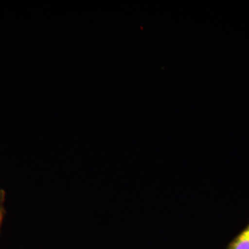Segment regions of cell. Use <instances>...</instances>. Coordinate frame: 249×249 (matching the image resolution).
<instances>
[{"label":"cell","mask_w":249,"mask_h":249,"mask_svg":"<svg viewBox=\"0 0 249 249\" xmlns=\"http://www.w3.org/2000/svg\"><path fill=\"white\" fill-rule=\"evenodd\" d=\"M227 249H249V224L232 240Z\"/></svg>","instance_id":"cell-1"},{"label":"cell","mask_w":249,"mask_h":249,"mask_svg":"<svg viewBox=\"0 0 249 249\" xmlns=\"http://www.w3.org/2000/svg\"><path fill=\"white\" fill-rule=\"evenodd\" d=\"M1 216H2V209H1V201H0V221L1 219Z\"/></svg>","instance_id":"cell-2"}]
</instances>
